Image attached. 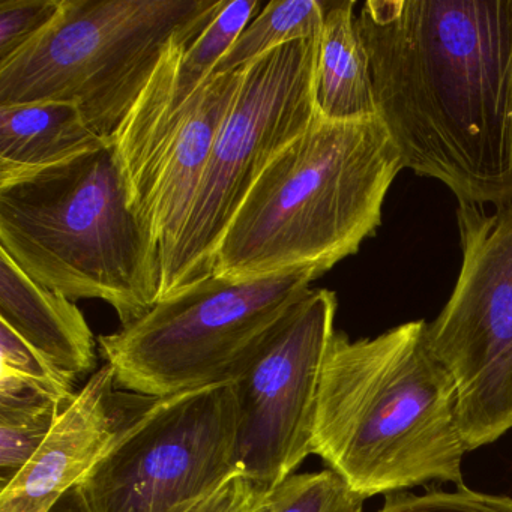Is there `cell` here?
Returning <instances> with one entry per match:
<instances>
[{"label":"cell","mask_w":512,"mask_h":512,"mask_svg":"<svg viewBox=\"0 0 512 512\" xmlns=\"http://www.w3.org/2000/svg\"><path fill=\"white\" fill-rule=\"evenodd\" d=\"M377 512H512V497L473 491L466 485L422 494L400 491L386 494Z\"/></svg>","instance_id":"44dd1931"},{"label":"cell","mask_w":512,"mask_h":512,"mask_svg":"<svg viewBox=\"0 0 512 512\" xmlns=\"http://www.w3.org/2000/svg\"><path fill=\"white\" fill-rule=\"evenodd\" d=\"M319 38L284 44L242 68L190 214L164 257L158 301L212 275L218 245L263 170L317 118Z\"/></svg>","instance_id":"52a82bcc"},{"label":"cell","mask_w":512,"mask_h":512,"mask_svg":"<svg viewBox=\"0 0 512 512\" xmlns=\"http://www.w3.org/2000/svg\"><path fill=\"white\" fill-rule=\"evenodd\" d=\"M325 2L274 0L262 8L221 59L215 74L233 73L265 53L296 40L320 37Z\"/></svg>","instance_id":"ac0fdd59"},{"label":"cell","mask_w":512,"mask_h":512,"mask_svg":"<svg viewBox=\"0 0 512 512\" xmlns=\"http://www.w3.org/2000/svg\"><path fill=\"white\" fill-rule=\"evenodd\" d=\"M0 322L73 377L97 365L94 332L76 302L41 286L0 250Z\"/></svg>","instance_id":"5bb4252c"},{"label":"cell","mask_w":512,"mask_h":512,"mask_svg":"<svg viewBox=\"0 0 512 512\" xmlns=\"http://www.w3.org/2000/svg\"><path fill=\"white\" fill-rule=\"evenodd\" d=\"M466 452L454 382L431 352L425 320L355 341L335 331L313 436L328 469L368 499L428 482L463 487Z\"/></svg>","instance_id":"7a4b0ae2"},{"label":"cell","mask_w":512,"mask_h":512,"mask_svg":"<svg viewBox=\"0 0 512 512\" xmlns=\"http://www.w3.org/2000/svg\"><path fill=\"white\" fill-rule=\"evenodd\" d=\"M68 406L31 383L0 376V487L37 454Z\"/></svg>","instance_id":"e0dca14e"},{"label":"cell","mask_w":512,"mask_h":512,"mask_svg":"<svg viewBox=\"0 0 512 512\" xmlns=\"http://www.w3.org/2000/svg\"><path fill=\"white\" fill-rule=\"evenodd\" d=\"M356 2H325L317 50V115L326 121L379 118L370 59L359 35Z\"/></svg>","instance_id":"2e32d148"},{"label":"cell","mask_w":512,"mask_h":512,"mask_svg":"<svg viewBox=\"0 0 512 512\" xmlns=\"http://www.w3.org/2000/svg\"><path fill=\"white\" fill-rule=\"evenodd\" d=\"M242 70L214 74L188 104L181 124L130 191L131 208L148 226L161 265L187 221L212 145L241 85Z\"/></svg>","instance_id":"7c38bea8"},{"label":"cell","mask_w":512,"mask_h":512,"mask_svg":"<svg viewBox=\"0 0 512 512\" xmlns=\"http://www.w3.org/2000/svg\"><path fill=\"white\" fill-rule=\"evenodd\" d=\"M365 497L334 470L295 473L269 494L265 512H362Z\"/></svg>","instance_id":"d6986e66"},{"label":"cell","mask_w":512,"mask_h":512,"mask_svg":"<svg viewBox=\"0 0 512 512\" xmlns=\"http://www.w3.org/2000/svg\"><path fill=\"white\" fill-rule=\"evenodd\" d=\"M64 0L0 2V64L16 56L58 17Z\"/></svg>","instance_id":"7402d4cb"},{"label":"cell","mask_w":512,"mask_h":512,"mask_svg":"<svg viewBox=\"0 0 512 512\" xmlns=\"http://www.w3.org/2000/svg\"><path fill=\"white\" fill-rule=\"evenodd\" d=\"M262 8L259 0H226L203 31L181 38L167 50L112 140L128 193L142 181L194 95L214 76L221 59Z\"/></svg>","instance_id":"8fae6325"},{"label":"cell","mask_w":512,"mask_h":512,"mask_svg":"<svg viewBox=\"0 0 512 512\" xmlns=\"http://www.w3.org/2000/svg\"><path fill=\"white\" fill-rule=\"evenodd\" d=\"M271 490L236 473L187 512H265Z\"/></svg>","instance_id":"603a6c76"},{"label":"cell","mask_w":512,"mask_h":512,"mask_svg":"<svg viewBox=\"0 0 512 512\" xmlns=\"http://www.w3.org/2000/svg\"><path fill=\"white\" fill-rule=\"evenodd\" d=\"M356 25L404 169L512 203V0H368Z\"/></svg>","instance_id":"6da1fadb"},{"label":"cell","mask_w":512,"mask_h":512,"mask_svg":"<svg viewBox=\"0 0 512 512\" xmlns=\"http://www.w3.org/2000/svg\"><path fill=\"white\" fill-rule=\"evenodd\" d=\"M337 295L313 290L281 317L236 377V464L263 487L295 475L313 454L320 376L335 331Z\"/></svg>","instance_id":"30bf717a"},{"label":"cell","mask_w":512,"mask_h":512,"mask_svg":"<svg viewBox=\"0 0 512 512\" xmlns=\"http://www.w3.org/2000/svg\"><path fill=\"white\" fill-rule=\"evenodd\" d=\"M461 266L443 310L427 323L431 352L457 394L467 451L512 430V203L458 205Z\"/></svg>","instance_id":"9c48e42d"},{"label":"cell","mask_w":512,"mask_h":512,"mask_svg":"<svg viewBox=\"0 0 512 512\" xmlns=\"http://www.w3.org/2000/svg\"><path fill=\"white\" fill-rule=\"evenodd\" d=\"M0 374L25 380L65 404H71L79 392L74 389L76 377L55 367L4 322H0Z\"/></svg>","instance_id":"ffe728a7"},{"label":"cell","mask_w":512,"mask_h":512,"mask_svg":"<svg viewBox=\"0 0 512 512\" xmlns=\"http://www.w3.org/2000/svg\"><path fill=\"white\" fill-rule=\"evenodd\" d=\"M52 512H88L82 499H80L79 491L74 487L70 493L62 497L61 502L52 509Z\"/></svg>","instance_id":"cb8c5ba5"},{"label":"cell","mask_w":512,"mask_h":512,"mask_svg":"<svg viewBox=\"0 0 512 512\" xmlns=\"http://www.w3.org/2000/svg\"><path fill=\"white\" fill-rule=\"evenodd\" d=\"M226 0H64L58 17L0 64V107L68 101L112 142L172 44Z\"/></svg>","instance_id":"5b68a950"},{"label":"cell","mask_w":512,"mask_h":512,"mask_svg":"<svg viewBox=\"0 0 512 512\" xmlns=\"http://www.w3.org/2000/svg\"><path fill=\"white\" fill-rule=\"evenodd\" d=\"M403 158L382 119H314L268 164L227 227L212 274H326L382 223Z\"/></svg>","instance_id":"3957f363"},{"label":"cell","mask_w":512,"mask_h":512,"mask_svg":"<svg viewBox=\"0 0 512 512\" xmlns=\"http://www.w3.org/2000/svg\"><path fill=\"white\" fill-rule=\"evenodd\" d=\"M0 250L71 301L106 302L122 326L160 299V247L131 208L113 142L0 184Z\"/></svg>","instance_id":"277c9868"},{"label":"cell","mask_w":512,"mask_h":512,"mask_svg":"<svg viewBox=\"0 0 512 512\" xmlns=\"http://www.w3.org/2000/svg\"><path fill=\"white\" fill-rule=\"evenodd\" d=\"M116 413L106 451L76 485L88 512H187L242 472L233 382Z\"/></svg>","instance_id":"ba28073f"},{"label":"cell","mask_w":512,"mask_h":512,"mask_svg":"<svg viewBox=\"0 0 512 512\" xmlns=\"http://www.w3.org/2000/svg\"><path fill=\"white\" fill-rule=\"evenodd\" d=\"M115 389L109 364L91 374L37 454L0 491V512H52L76 487L115 434Z\"/></svg>","instance_id":"4fadbf2b"},{"label":"cell","mask_w":512,"mask_h":512,"mask_svg":"<svg viewBox=\"0 0 512 512\" xmlns=\"http://www.w3.org/2000/svg\"><path fill=\"white\" fill-rule=\"evenodd\" d=\"M322 277L314 269L259 278L209 275L145 316L100 335L116 388L161 398L235 382L293 304Z\"/></svg>","instance_id":"8992f818"},{"label":"cell","mask_w":512,"mask_h":512,"mask_svg":"<svg viewBox=\"0 0 512 512\" xmlns=\"http://www.w3.org/2000/svg\"><path fill=\"white\" fill-rule=\"evenodd\" d=\"M79 104L38 101L0 107V184L67 163L109 145Z\"/></svg>","instance_id":"9a60e30c"}]
</instances>
